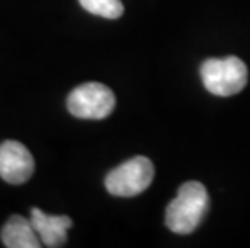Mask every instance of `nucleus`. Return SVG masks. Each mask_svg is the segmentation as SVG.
Segmentation results:
<instances>
[{
  "label": "nucleus",
  "mask_w": 250,
  "mask_h": 248,
  "mask_svg": "<svg viewBox=\"0 0 250 248\" xmlns=\"http://www.w3.org/2000/svg\"><path fill=\"white\" fill-rule=\"evenodd\" d=\"M200 76L210 94L218 97H231L246 87L249 71L246 63L237 57L210 58L200 66Z\"/></svg>",
  "instance_id": "obj_2"
},
{
  "label": "nucleus",
  "mask_w": 250,
  "mask_h": 248,
  "mask_svg": "<svg viewBox=\"0 0 250 248\" xmlns=\"http://www.w3.org/2000/svg\"><path fill=\"white\" fill-rule=\"evenodd\" d=\"M153 165L146 156H134L111 170L105 177V187L115 197H134L152 184Z\"/></svg>",
  "instance_id": "obj_3"
},
{
  "label": "nucleus",
  "mask_w": 250,
  "mask_h": 248,
  "mask_svg": "<svg viewBox=\"0 0 250 248\" xmlns=\"http://www.w3.org/2000/svg\"><path fill=\"white\" fill-rule=\"evenodd\" d=\"M208 207L210 198L204 184L189 181L179 187L176 198L167 207L165 224L174 234H190L199 228Z\"/></svg>",
  "instance_id": "obj_1"
},
{
  "label": "nucleus",
  "mask_w": 250,
  "mask_h": 248,
  "mask_svg": "<svg viewBox=\"0 0 250 248\" xmlns=\"http://www.w3.org/2000/svg\"><path fill=\"white\" fill-rule=\"evenodd\" d=\"M79 3L86 12L107 19H116L125 13L121 0H79Z\"/></svg>",
  "instance_id": "obj_8"
},
{
  "label": "nucleus",
  "mask_w": 250,
  "mask_h": 248,
  "mask_svg": "<svg viewBox=\"0 0 250 248\" xmlns=\"http://www.w3.org/2000/svg\"><path fill=\"white\" fill-rule=\"evenodd\" d=\"M29 219L33 223V228L37 232V235H39L41 242L45 247L58 248L66 244L68 229L73 226V221L68 216H52L45 214L39 208H33Z\"/></svg>",
  "instance_id": "obj_6"
},
{
  "label": "nucleus",
  "mask_w": 250,
  "mask_h": 248,
  "mask_svg": "<svg viewBox=\"0 0 250 248\" xmlns=\"http://www.w3.org/2000/svg\"><path fill=\"white\" fill-rule=\"evenodd\" d=\"M0 239L8 248H39L42 245L31 219L20 214L10 216L0 232Z\"/></svg>",
  "instance_id": "obj_7"
},
{
  "label": "nucleus",
  "mask_w": 250,
  "mask_h": 248,
  "mask_svg": "<svg viewBox=\"0 0 250 248\" xmlns=\"http://www.w3.org/2000/svg\"><path fill=\"white\" fill-rule=\"evenodd\" d=\"M116 105L111 89L100 82H86L74 87L66 100V108L81 119H104L111 114Z\"/></svg>",
  "instance_id": "obj_4"
},
{
  "label": "nucleus",
  "mask_w": 250,
  "mask_h": 248,
  "mask_svg": "<svg viewBox=\"0 0 250 248\" xmlns=\"http://www.w3.org/2000/svg\"><path fill=\"white\" fill-rule=\"evenodd\" d=\"M34 172V158L26 147L17 140L0 144V177L5 182L20 186L29 181Z\"/></svg>",
  "instance_id": "obj_5"
}]
</instances>
